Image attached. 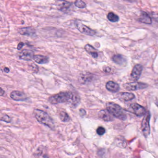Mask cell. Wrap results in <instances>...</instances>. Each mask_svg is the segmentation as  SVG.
Instances as JSON below:
<instances>
[{
	"mask_svg": "<svg viewBox=\"0 0 158 158\" xmlns=\"http://www.w3.org/2000/svg\"><path fill=\"white\" fill-rule=\"evenodd\" d=\"M106 88L110 92L116 93L119 90V85L112 81H109L106 84Z\"/></svg>",
	"mask_w": 158,
	"mask_h": 158,
	"instance_id": "2e32d148",
	"label": "cell"
},
{
	"mask_svg": "<svg viewBox=\"0 0 158 158\" xmlns=\"http://www.w3.org/2000/svg\"><path fill=\"white\" fill-rule=\"evenodd\" d=\"M24 43L22 42H20L19 43V44L18 45V50H20V49H21V48L23 47V45H24Z\"/></svg>",
	"mask_w": 158,
	"mask_h": 158,
	"instance_id": "d4e9b609",
	"label": "cell"
},
{
	"mask_svg": "<svg viewBox=\"0 0 158 158\" xmlns=\"http://www.w3.org/2000/svg\"><path fill=\"white\" fill-rule=\"evenodd\" d=\"M34 56L33 52L29 50H23L19 54V58L25 61H30L32 60Z\"/></svg>",
	"mask_w": 158,
	"mask_h": 158,
	"instance_id": "8fae6325",
	"label": "cell"
},
{
	"mask_svg": "<svg viewBox=\"0 0 158 158\" xmlns=\"http://www.w3.org/2000/svg\"><path fill=\"white\" fill-rule=\"evenodd\" d=\"M4 91L2 88H0V96H2L4 94Z\"/></svg>",
	"mask_w": 158,
	"mask_h": 158,
	"instance_id": "484cf974",
	"label": "cell"
},
{
	"mask_svg": "<svg viewBox=\"0 0 158 158\" xmlns=\"http://www.w3.org/2000/svg\"><path fill=\"white\" fill-rule=\"evenodd\" d=\"M118 97L123 101H128L134 99L135 95L132 93L121 92L118 94Z\"/></svg>",
	"mask_w": 158,
	"mask_h": 158,
	"instance_id": "5bb4252c",
	"label": "cell"
},
{
	"mask_svg": "<svg viewBox=\"0 0 158 158\" xmlns=\"http://www.w3.org/2000/svg\"><path fill=\"white\" fill-rule=\"evenodd\" d=\"M138 21H140L141 23L148 24V25L151 24L152 22V19L145 12H142L141 13L140 18L138 19Z\"/></svg>",
	"mask_w": 158,
	"mask_h": 158,
	"instance_id": "e0dca14e",
	"label": "cell"
},
{
	"mask_svg": "<svg viewBox=\"0 0 158 158\" xmlns=\"http://www.w3.org/2000/svg\"><path fill=\"white\" fill-rule=\"evenodd\" d=\"M75 25L77 28L83 34L91 36H94L96 34V31H95L90 28L79 21H76L75 22Z\"/></svg>",
	"mask_w": 158,
	"mask_h": 158,
	"instance_id": "5b68a950",
	"label": "cell"
},
{
	"mask_svg": "<svg viewBox=\"0 0 158 158\" xmlns=\"http://www.w3.org/2000/svg\"><path fill=\"white\" fill-rule=\"evenodd\" d=\"M75 5L77 7L79 8H84L86 6L85 3L82 0H76L75 2Z\"/></svg>",
	"mask_w": 158,
	"mask_h": 158,
	"instance_id": "7402d4cb",
	"label": "cell"
},
{
	"mask_svg": "<svg viewBox=\"0 0 158 158\" xmlns=\"http://www.w3.org/2000/svg\"><path fill=\"white\" fill-rule=\"evenodd\" d=\"M103 69H104V72H106V73H109L111 71V69L109 67H105Z\"/></svg>",
	"mask_w": 158,
	"mask_h": 158,
	"instance_id": "cb8c5ba5",
	"label": "cell"
},
{
	"mask_svg": "<svg viewBox=\"0 0 158 158\" xmlns=\"http://www.w3.org/2000/svg\"><path fill=\"white\" fill-rule=\"evenodd\" d=\"M98 117L105 122L112 121L114 119L113 116L107 110H102L98 113Z\"/></svg>",
	"mask_w": 158,
	"mask_h": 158,
	"instance_id": "7c38bea8",
	"label": "cell"
},
{
	"mask_svg": "<svg viewBox=\"0 0 158 158\" xmlns=\"http://www.w3.org/2000/svg\"><path fill=\"white\" fill-rule=\"evenodd\" d=\"M107 18L110 21L113 23L118 22L119 20V17L118 15L113 12H110L108 14Z\"/></svg>",
	"mask_w": 158,
	"mask_h": 158,
	"instance_id": "ffe728a7",
	"label": "cell"
},
{
	"mask_svg": "<svg viewBox=\"0 0 158 158\" xmlns=\"http://www.w3.org/2000/svg\"><path fill=\"white\" fill-rule=\"evenodd\" d=\"M112 60L114 63L120 65H125L127 62L126 57L120 54L115 55L113 56Z\"/></svg>",
	"mask_w": 158,
	"mask_h": 158,
	"instance_id": "9a60e30c",
	"label": "cell"
},
{
	"mask_svg": "<svg viewBox=\"0 0 158 158\" xmlns=\"http://www.w3.org/2000/svg\"><path fill=\"white\" fill-rule=\"evenodd\" d=\"M143 70V66L141 64L135 65L131 73V77L132 79L135 81H138L141 77Z\"/></svg>",
	"mask_w": 158,
	"mask_h": 158,
	"instance_id": "ba28073f",
	"label": "cell"
},
{
	"mask_svg": "<svg viewBox=\"0 0 158 158\" xmlns=\"http://www.w3.org/2000/svg\"><path fill=\"white\" fill-rule=\"evenodd\" d=\"M19 34L26 36H33L36 33L35 29L31 27L21 28L19 30Z\"/></svg>",
	"mask_w": 158,
	"mask_h": 158,
	"instance_id": "4fadbf2b",
	"label": "cell"
},
{
	"mask_svg": "<svg viewBox=\"0 0 158 158\" xmlns=\"http://www.w3.org/2000/svg\"><path fill=\"white\" fill-rule=\"evenodd\" d=\"M60 119L64 122H67L70 120V118L67 113L64 111H62L59 113Z\"/></svg>",
	"mask_w": 158,
	"mask_h": 158,
	"instance_id": "44dd1931",
	"label": "cell"
},
{
	"mask_svg": "<svg viewBox=\"0 0 158 158\" xmlns=\"http://www.w3.org/2000/svg\"><path fill=\"white\" fill-rule=\"evenodd\" d=\"M155 104H156V105L158 107V100H157V101H156V102H155Z\"/></svg>",
	"mask_w": 158,
	"mask_h": 158,
	"instance_id": "f546056e",
	"label": "cell"
},
{
	"mask_svg": "<svg viewBox=\"0 0 158 158\" xmlns=\"http://www.w3.org/2000/svg\"><path fill=\"white\" fill-rule=\"evenodd\" d=\"M80 112H81V113H82L83 115H85V111L83 109L80 110Z\"/></svg>",
	"mask_w": 158,
	"mask_h": 158,
	"instance_id": "83f0119b",
	"label": "cell"
},
{
	"mask_svg": "<svg viewBox=\"0 0 158 158\" xmlns=\"http://www.w3.org/2000/svg\"><path fill=\"white\" fill-rule=\"evenodd\" d=\"M85 50L94 58H97L98 56V53L96 49L90 44H86L85 46Z\"/></svg>",
	"mask_w": 158,
	"mask_h": 158,
	"instance_id": "d6986e66",
	"label": "cell"
},
{
	"mask_svg": "<svg viewBox=\"0 0 158 158\" xmlns=\"http://www.w3.org/2000/svg\"><path fill=\"white\" fill-rule=\"evenodd\" d=\"M10 97L13 100L18 101H25L27 99L26 94L19 91H13L10 94Z\"/></svg>",
	"mask_w": 158,
	"mask_h": 158,
	"instance_id": "9c48e42d",
	"label": "cell"
},
{
	"mask_svg": "<svg viewBox=\"0 0 158 158\" xmlns=\"http://www.w3.org/2000/svg\"><path fill=\"white\" fill-rule=\"evenodd\" d=\"M106 132V130L103 127H99L97 129V133L99 135H102Z\"/></svg>",
	"mask_w": 158,
	"mask_h": 158,
	"instance_id": "603a6c76",
	"label": "cell"
},
{
	"mask_svg": "<svg viewBox=\"0 0 158 158\" xmlns=\"http://www.w3.org/2000/svg\"><path fill=\"white\" fill-rule=\"evenodd\" d=\"M124 88L128 91H136L145 89L148 85L146 83L142 82L128 83L123 85Z\"/></svg>",
	"mask_w": 158,
	"mask_h": 158,
	"instance_id": "8992f818",
	"label": "cell"
},
{
	"mask_svg": "<svg viewBox=\"0 0 158 158\" xmlns=\"http://www.w3.org/2000/svg\"><path fill=\"white\" fill-rule=\"evenodd\" d=\"M49 101L53 105L67 103L75 106L80 103V98L77 94L69 91L61 92L50 97Z\"/></svg>",
	"mask_w": 158,
	"mask_h": 158,
	"instance_id": "6da1fadb",
	"label": "cell"
},
{
	"mask_svg": "<svg viewBox=\"0 0 158 158\" xmlns=\"http://www.w3.org/2000/svg\"><path fill=\"white\" fill-rule=\"evenodd\" d=\"M151 114L149 111H147L141 123V129L143 134L145 137H147L150 133V120Z\"/></svg>",
	"mask_w": 158,
	"mask_h": 158,
	"instance_id": "277c9868",
	"label": "cell"
},
{
	"mask_svg": "<svg viewBox=\"0 0 158 158\" xmlns=\"http://www.w3.org/2000/svg\"><path fill=\"white\" fill-rule=\"evenodd\" d=\"M57 8L62 12L66 13L68 12L72 6V3L65 0H58L56 2Z\"/></svg>",
	"mask_w": 158,
	"mask_h": 158,
	"instance_id": "30bf717a",
	"label": "cell"
},
{
	"mask_svg": "<svg viewBox=\"0 0 158 158\" xmlns=\"http://www.w3.org/2000/svg\"><path fill=\"white\" fill-rule=\"evenodd\" d=\"M107 110L114 117L124 121L127 119V115L122 108L113 102H107L106 104Z\"/></svg>",
	"mask_w": 158,
	"mask_h": 158,
	"instance_id": "3957f363",
	"label": "cell"
},
{
	"mask_svg": "<svg viewBox=\"0 0 158 158\" xmlns=\"http://www.w3.org/2000/svg\"><path fill=\"white\" fill-rule=\"evenodd\" d=\"M4 70L5 72H6V73H8L9 72V69L8 68H5Z\"/></svg>",
	"mask_w": 158,
	"mask_h": 158,
	"instance_id": "4316f807",
	"label": "cell"
},
{
	"mask_svg": "<svg viewBox=\"0 0 158 158\" xmlns=\"http://www.w3.org/2000/svg\"><path fill=\"white\" fill-rule=\"evenodd\" d=\"M131 108L132 110L133 113L137 117L144 116L147 111L144 107L137 103H133L131 105Z\"/></svg>",
	"mask_w": 158,
	"mask_h": 158,
	"instance_id": "52a82bcc",
	"label": "cell"
},
{
	"mask_svg": "<svg viewBox=\"0 0 158 158\" xmlns=\"http://www.w3.org/2000/svg\"><path fill=\"white\" fill-rule=\"evenodd\" d=\"M124 1H127V2H135L136 0H124Z\"/></svg>",
	"mask_w": 158,
	"mask_h": 158,
	"instance_id": "f1b7e54d",
	"label": "cell"
},
{
	"mask_svg": "<svg viewBox=\"0 0 158 158\" xmlns=\"http://www.w3.org/2000/svg\"><path fill=\"white\" fill-rule=\"evenodd\" d=\"M33 113L35 118L39 123L47 126L52 130H54L55 128L54 123L48 113L40 109L34 110Z\"/></svg>",
	"mask_w": 158,
	"mask_h": 158,
	"instance_id": "7a4b0ae2",
	"label": "cell"
},
{
	"mask_svg": "<svg viewBox=\"0 0 158 158\" xmlns=\"http://www.w3.org/2000/svg\"><path fill=\"white\" fill-rule=\"evenodd\" d=\"M33 60L35 62L40 64H44L49 63V59L47 56H44L40 55H36L33 56Z\"/></svg>",
	"mask_w": 158,
	"mask_h": 158,
	"instance_id": "ac0fdd59",
	"label": "cell"
}]
</instances>
